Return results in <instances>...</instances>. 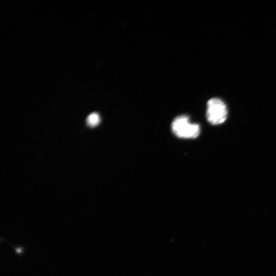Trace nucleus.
<instances>
[{
  "label": "nucleus",
  "mask_w": 276,
  "mask_h": 276,
  "mask_svg": "<svg viewBox=\"0 0 276 276\" xmlns=\"http://www.w3.org/2000/svg\"><path fill=\"white\" fill-rule=\"evenodd\" d=\"M172 128L175 136L183 139H195L201 132L199 124L191 123L185 115L176 117L172 123Z\"/></svg>",
  "instance_id": "1"
},
{
  "label": "nucleus",
  "mask_w": 276,
  "mask_h": 276,
  "mask_svg": "<svg viewBox=\"0 0 276 276\" xmlns=\"http://www.w3.org/2000/svg\"><path fill=\"white\" fill-rule=\"evenodd\" d=\"M227 116V106L222 100L214 98L207 103V119L213 125H218L224 123Z\"/></svg>",
  "instance_id": "2"
},
{
  "label": "nucleus",
  "mask_w": 276,
  "mask_h": 276,
  "mask_svg": "<svg viewBox=\"0 0 276 276\" xmlns=\"http://www.w3.org/2000/svg\"><path fill=\"white\" fill-rule=\"evenodd\" d=\"M11 246L13 247L14 250H15L16 254L19 255L20 257L22 256V255L24 253V246H14L13 245Z\"/></svg>",
  "instance_id": "4"
},
{
  "label": "nucleus",
  "mask_w": 276,
  "mask_h": 276,
  "mask_svg": "<svg viewBox=\"0 0 276 276\" xmlns=\"http://www.w3.org/2000/svg\"><path fill=\"white\" fill-rule=\"evenodd\" d=\"M101 121L98 113H93L89 115L87 119V125L90 128H95L99 125Z\"/></svg>",
  "instance_id": "3"
}]
</instances>
